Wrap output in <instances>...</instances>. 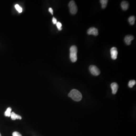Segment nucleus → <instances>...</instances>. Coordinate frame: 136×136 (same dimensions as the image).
Returning <instances> with one entry per match:
<instances>
[{"instance_id": "13", "label": "nucleus", "mask_w": 136, "mask_h": 136, "mask_svg": "<svg viewBox=\"0 0 136 136\" xmlns=\"http://www.w3.org/2000/svg\"><path fill=\"white\" fill-rule=\"evenodd\" d=\"M11 110L12 109H11V107H8L6 109V111H5V113H4L5 116H7V117H10L11 116Z\"/></svg>"}, {"instance_id": "11", "label": "nucleus", "mask_w": 136, "mask_h": 136, "mask_svg": "<svg viewBox=\"0 0 136 136\" xmlns=\"http://www.w3.org/2000/svg\"><path fill=\"white\" fill-rule=\"evenodd\" d=\"M135 16H131L129 17L128 20H129L130 24L131 25H133L134 24L135 22Z\"/></svg>"}, {"instance_id": "16", "label": "nucleus", "mask_w": 136, "mask_h": 136, "mask_svg": "<svg viewBox=\"0 0 136 136\" xmlns=\"http://www.w3.org/2000/svg\"><path fill=\"white\" fill-rule=\"evenodd\" d=\"M57 27L58 28V29L59 30H61L62 29V24L60 22H57L56 24Z\"/></svg>"}, {"instance_id": "9", "label": "nucleus", "mask_w": 136, "mask_h": 136, "mask_svg": "<svg viewBox=\"0 0 136 136\" xmlns=\"http://www.w3.org/2000/svg\"><path fill=\"white\" fill-rule=\"evenodd\" d=\"M121 6L122 9L124 11H126L129 8V3L126 1H123L121 3Z\"/></svg>"}, {"instance_id": "18", "label": "nucleus", "mask_w": 136, "mask_h": 136, "mask_svg": "<svg viewBox=\"0 0 136 136\" xmlns=\"http://www.w3.org/2000/svg\"><path fill=\"white\" fill-rule=\"evenodd\" d=\"M52 21H53V24H56L57 22L56 19L54 17H53V18L52 19Z\"/></svg>"}, {"instance_id": "8", "label": "nucleus", "mask_w": 136, "mask_h": 136, "mask_svg": "<svg viewBox=\"0 0 136 136\" xmlns=\"http://www.w3.org/2000/svg\"><path fill=\"white\" fill-rule=\"evenodd\" d=\"M111 87L112 90V92L113 94H115L117 92L118 88V86L116 82H113L111 84Z\"/></svg>"}, {"instance_id": "15", "label": "nucleus", "mask_w": 136, "mask_h": 136, "mask_svg": "<svg viewBox=\"0 0 136 136\" xmlns=\"http://www.w3.org/2000/svg\"><path fill=\"white\" fill-rule=\"evenodd\" d=\"M15 8H16V10L18 11L19 13H22V8L19 5H18V4H16L15 5Z\"/></svg>"}, {"instance_id": "7", "label": "nucleus", "mask_w": 136, "mask_h": 136, "mask_svg": "<svg viewBox=\"0 0 136 136\" xmlns=\"http://www.w3.org/2000/svg\"><path fill=\"white\" fill-rule=\"evenodd\" d=\"M134 38L133 36L128 35L125 37V38H124V41L127 45H130L131 43V40H132Z\"/></svg>"}, {"instance_id": "12", "label": "nucleus", "mask_w": 136, "mask_h": 136, "mask_svg": "<svg viewBox=\"0 0 136 136\" xmlns=\"http://www.w3.org/2000/svg\"><path fill=\"white\" fill-rule=\"evenodd\" d=\"M100 1L101 3V4L102 8L103 9H105L107 6L108 0H101Z\"/></svg>"}, {"instance_id": "10", "label": "nucleus", "mask_w": 136, "mask_h": 136, "mask_svg": "<svg viewBox=\"0 0 136 136\" xmlns=\"http://www.w3.org/2000/svg\"><path fill=\"white\" fill-rule=\"evenodd\" d=\"M11 118L12 120H15L16 119H19V120H21L22 119V117L20 115H18L15 113L14 112H12L11 113Z\"/></svg>"}, {"instance_id": "5", "label": "nucleus", "mask_w": 136, "mask_h": 136, "mask_svg": "<svg viewBox=\"0 0 136 136\" xmlns=\"http://www.w3.org/2000/svg\"><path fill=\"white\" fill-rule=\"evenodd\" d=\"M111 56L112 60H115L117 58L118 52L117 48L115 47H113L111 50Z\"/></svg>"}, {"instance_id": "17", "label": "nucleus", "mask_w": 136, "mask_h": 136, "mask_svg": "<svg viewBox=\"0 0 136 136\" xmlns=\"http://www.w3.org/2000/svg\"><path fill=\"white\" fill-rule=\"evenodd\" d=\"M13 136H22L20 133L17 131H15L13 133Z\"/></svg>"}, {"instance_id": "19", "label": "nucleus", "mask_w": 136, "mask_h": 136, "mask_svg": "<svg viewBox=\"0 0 136 136\" xmlns=\"http://www.w3.org/2000/svg\"><path fill=\"white\" fill-rule=\"evenodd\" d=\"M49 12H50V13H51V15H53V10L52 9V8H49Z\"/></svg>"}, {"instance_id": "14", "label": "nucleus", "mask_w": 136, "mask_h": 136, "mask_svg": "<svg viewBox=\"0 0 136 136\" xmlns=\"http://www.w3.org/2000/svg\"><path fill=\"white\" fill-rule=\"evenodd\" d=\"M136 84V81L134 80H131L129 82L128 86L130 88H132L133 86Z\"/></svg>"}, {"instance_id": "1", "label": "nucleus", "mask_w": 136, "mask_h": 136, "mask_svg": "<svg viewBox=\"0 0 136 136\" xmlns=\"http://www.w3.org/2000/svg\"><path fill=\"white\" fill-rule=\"evenodd\" d=\"M68 96L76 101H80L82 99V94L76 89L72 90L68 95Z\"/></svg>"}, {"instance_id": "3", "label": "nucleus", "mask_w": 136, "mask_h": 136, "mask_svg": "<svg viewBox=\"0 0 136 136\" xmlns=\"http://www.w3.org/2000/svg\"><path fill=\"white\" fill-rule=\"evenodd\" d=\"M70 11L72 15H75L78 11V7L74 0H71L69 4Z\"/></svg>"}, {"instance_id": "2", "label": "nucleus", "mask_w": 136, "mask_h": 136, "mask_svg": "<svg viewBox=\"0 0 136 136\" xmlns=\"http://www.w3.org/2000/svg\"><path fill=\"white\" fill-rule=\"evenodd\" d=\"M78 49L76 46H72L70 48V59L73 62H75L77 60Z\"/></svg>"}, {"instance_id": "6", "label": "nucleus", "mask_w": 136, "mask_h": 136, "mask_svg": "<svg viewBox=\"0 0 136 136\" xmlns=\"http://www.w3.org/2000/svg\"><path fill=\"white\" fill-rule=\"evenodd\" d=\"M87 34L89 35H93L94 36H96L98 35V31L97 28L95 27L91 28L87 30Z\"/></svg>"}, {"instance_id": "4", "label": "nucleus", "mask_w": 136, "mask_h": 136, "mask_svg": "<svg viewBox=\"0 0 136 136\" xmlns=\"http://www.w3.org/2000/svg\"><path fill=\"white\" fill-rule=\"evenodd\" d=\"M89 70L91 73L94 76H98L100 74V71L96 66L91 65L89 67Z\"/></svg>"}, {"instance_id": "20", "label": "nucleus", "mask_w": 136, "mask_h": 136, "mask_svg": "<svg viewBox=\"0 0 136 136\" xmlns=\"http://www.w3.org/2000/svg\"><path fill=\"white\" fill-rule=\"evenodd\" d=\"M0 136H1V134H0Z\"/></svg>"}]
</instances>
